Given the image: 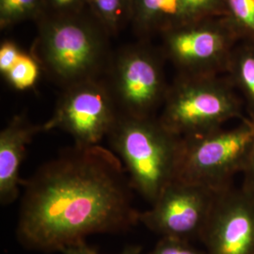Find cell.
Returning a JSON list of instances; mask_svg holds the SVG:
<instances>
[{"mask_svg": "<svg viewBox=\"0 0 254 254\" xmlns=\"http://www.w3.org/2000/svg\"><path fill=\"white\" fill-rule=\"evenodd\" d=\"M17 236L27 249L52 253L94 234L139 222L134 190L118 156L101 145H73L23 182Z\"/></svg>", "mask_w": 254, "mask_h": 254, "instance_id": "6da1fadb", "label": "cell"}, {"mask_svg": "<svg viewBox=\"0 0 254 254\" xmlns=\"http://www.w3.org/2000/svg\"><path fill=\"white\" fill-rule=\"evenodd\" d=\"M31 48L46 76L62 89L102 78L113 51L105 27L87 9L64 17H41Z\"/></svg>", "mask_w": 254, "mask_h": 254, "instance_id": "7a4b0ae2", "label": "cell"}, {"mask_svg": "<svg viewBox=\"0 0 254 254\" xmlns=\"http://www.w3.org/2000/svg\"><path fill=\"white\" fill-rule=\"evenodd\" d=\"M107 138L134 191L151 204L177 178L182 136L170 131L158 116L120 114Z\"/></svg>", "mask_w": 254, "mask_h": 254, "instance_id": "3957f363", "label": "cell"}, {"mask_svg": "<svg viewBox=\"0 0 254 254\" xmlns=\"http://www.w3.org/2000/svg\"><path fill=\"white\" fill-rule=\"evenodd\" d=\"M160 122L178 136L213 131L233 119L244 120L243 101L229 77L177 74L169 87Z\"/></svg>", "mask_w": 254, "mask_h": 254, "instance_id": "277c9868", "label": "cell"}, {"mask_svg": "<svg viewBox=\"0 0 254 254\" xmlns=\"http://www.w3.org/2000/svg\"><path fill=\"white\" fill-rule=\"evenodd\" d=\"M254 143V122L249 118L233 128L182 137L177 178L213 190L233 187L243 173Z\"/></svg>", "mask_w": 254, "mask_h": 254, "instance_id": "5b68a950", "label": "cell"}, {"mask_svg": "<svg viewBox=\"0 0 254 254\" xmlns=\"http://www.w3.org/2000/svg\"><path fill=\"white\" fill-rule=\"evenodd\" d=\"M160 49L139 40L113 51L103 76L120 114L153 117L169 91Z\"/></svg>", "mask_w": 254, "mask_h": 254, "instance_id": "8992f818", "label": "cell"}, {"mask_svg": "<svg viewBox=\"0 0 254 254\" xmlns=\"http://www.w3.org/2000/svg\"><path fill=\"white\" fill-rule=\"evenodd\" d=\"M160 37L164 59L185 75L226 73L240 40L223 17L172 27Z\"/></svg>", "mask_w": 254, "mask_h": 254, "instance_id": "52a82bcc", "label": "cell"}, {"mask_svg": "<svg viewBox=\"0 0 254 254\" xmlns=\"http://www.w3.org/2000/svg\"><path fill=\"white\" fill-rule=\"evenodd\" d=\"M120 112L104 78L78 82L63 89L44 131L62 130L74 145H100L117 122Z\"/></svg>", "mask_w": 254, "mask_h": 254, "instance_id": "ba28073f", "label": "cell"}, {"mask_svg": "<svg viewBox=\"0 0 254 254\" xmlns=\"http://www.w3.org/2000/svg\"><path fill=\"white\" fill-rule=\"evenodd\" d=\"M218 193L175 179L164 189L151 209L140 212L139 222L162 237L189 242L200 239Z\"/></svg>", "mask_w": 254, "mask_h": 254, "instance_id": "9c48e42d", "label": "cell"}, {"mask_svg": "<svg viewBox=\"0 0 254 254\" xmlns=\"http://www.w3.org/2000/svg\"><path fill=\"white\" fill-rule=\"evenodd\" d=\"M200 240L207 254H254V192H219Z\"/></svg>", "mask_w": 254, "mask_h": 254, "instance_id": "30bf717a", "label": "cell"}, {"mask_svg": "<svg viewBox=\"0 0 254 254\" xmlns=\"http://www.w3.org/2000/svg\"><path fill=\"white\" fill-rule=\"evenodd\" d=\"M44 132L43 125L32 124L26 114L15 115L0 132V203L9 205L17 200L20 169L27 147L37 134Z\"/></svg>", "mask_w": 254, "mask_h": 254, "instance_id": "8fae6325", "label": "cell"}, {"mask_svg": "<svg viewBox=\"0 0 254 254\" xmlns=\"http://www.w3.org/2000/svg\"><path fill=\"white\" fill-rule=\"evenodd\" d=\"M182 0H133L131 27L139 40L161 35L179 21Z\"/></svg>", "mask_w": 254, "mask_h": 254, "instance_id": "7c38bea8", "label": "cell"}, {"mask_svg": "<svg viewBox=\"0 0 254 254\" xmlns=\"http://www.w3.org/2000/svg\"><path fill=\"white\" fill-rule=\"evenodd\" d=\"M226 73L243 98L248 118L254 122V43L244 42L236 46Z\"/></svg>", "mask_w": 254, "mask_h": 254, "instance_id": "4fadbf2b", "label": "cell"}, {"mask_svg": "<svg viewBox=\"0 0 254 254\" xmlns=\"http://www.w3.org/2000/svg\"><path fill=\"white\" fill-rule=\"evenodd\" d=\"M88 9L111 37L131 26L133 0H88Z\"/></svg>", "mask_w": 254, "mask_h": 254, "instance_id": "5bb4252c", "label": "cell"}, {"mask_svg": "<svg viewBox=\"0 0 254 254\" xmlns=\"http://www.w3.org/2000/svg\"><path fill=\"white\" fill-rule=\"evenodd\" d=\"M45 0H0V28L2 30L27 21L34 23L44 11Z\"/></svg>", "mask_w": 254, "mask_h": 254, "instance_id": "9a60e30c", "label": "cell"}, {"mask_svg": "<svg viewBox=\"0 0 254 254\" xmlns=\"http://www.w3.org/2000/svg\"><path fill=\"white\" fill-rule=\"evenodd\" d=\"M240 40L254 43V0H224V16Z\"/></svg>", "mask_w": 254, "mask_h": 254, "instance_id": "2e32d148", "label": "cell"}, {"mask_svg": "<svg viewBox=\"0 0 254 254\" xmlns=\"http://www.w3.org/2000/svg\"><path fill=\"white\" fill-rule=\"evenodd\" d=\"M43 69L31 52H24L16 64L3 76L9 86L16 91L32 89L39 80Z\"/></svg>", "mask_w": 254, "mask_h": 254, "instance_id": "e0dca14e", "label": "cell"}, {"mask_svg": "<svg viewBox=\"0 0 254 254\" xmlns=\"http://www.w3.org/2000/svg\"><path fill=\"white\" fill-rule=\"evenodd\" d=\"M223 16L224 0H182L177 26Z\"/></svg>", "mask_w": 254, "mask_h": 254, "instance_id": "ac0fdd59", "label": "cell"}, {"mask_svg": "<svg viewBox=\"0 0 254 254\" xmlns=\"http://www.w3.org/2000/svg\"><path fill=\"white\" fill-rule=\"evenodd\" d=\"M88 9V0H45L41 17H64ZM40 17V18H41Z\"/></svg>", "mask_w": 254, "mask_h": 254, "instance_id": "d6986e66", "label": "cell"}, {"mask_svg": "<svg viewBox=\"0 0 254 254\" xmlns=\"http://www.w3.org/2000/svg\"><path fill=\"white\" fill-rule=\"evenodd\" d=\"M148 254H207L205 251H200L199 249L191 245L190 242L162 237L160 241L154 247V250Z\"/></svg>", "mask_w": 254, "mask_h": 254, "instance_id": "ffe728a7", "label": "cell"}, {"mask_svg": "<svg viewBox=\"0 0 254 254\" xmlns=\"http://www.w3.org/2000/svg\"><path fill=\"white\" fill-rule=\"evenodd\" d=\"M25 51L11 40H5L0 46V73L2 75L9 72V69L16 64Z\"/></svg>", "mask_w": 254, "mask_h": 254, "instance_id": "44dd1931", "label": "cell"}, {"mask_svg": "<svg viewBox=\"0 0 254 254\" xmlns=\"http://www.w3.org/2000/svg\"><path fill=\"white\" fill-rule=\"evenodd\" d=\"M141 249L138 246H130L121 254H140ZM61 253L64 254H100L96 250L87 245L86 241L80 242L75 245L69 246L64 249Z\"/></svg>", "mask_w": 254, "mask_h": 254, "instance_id": "7402d4cb", "label": "cell"}, {"mask_svg": "<svg viewBox=\"0 0 254 254\" xmlns=\"http://www.w3.org/2000/svg\"><path fill=\"white\" fill-rule=\"evenodd\" d=\"M242 173L244 175V181L242 187L254 192V143L248 163L246 165L245 170Z\"/></svg>", "mask_w": 254, "mask_h": 254, "instance_id": "603a6c76", "label": "cell"}]
</instances>
